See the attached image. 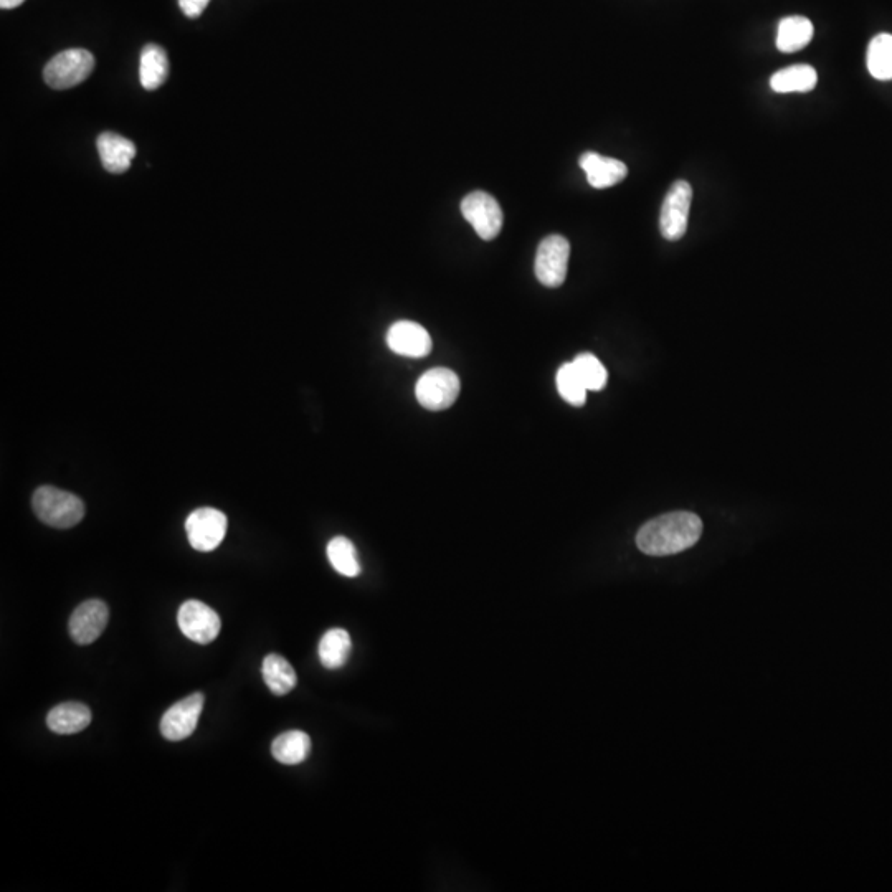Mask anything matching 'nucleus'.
I'll return each instance as SVG.
<instances>
[{"label": "nucleus", "mask_w": 892, "mask_h": 892, "mask_svg": "<svg viewBox=\"0 0 892 892\" xmlns=\"http://www.w3.org/2000/svg\"><path fill=\"white\" fill-rule=\"evenodd\" d=\"M703 534V521L686 511L663 514L651 519L636 534V546L646 556H674L686 551Z\"/></svg>", "instance_id": "1"}, {"label": "nucleus", "mask_w": 892, "mask_h": 892, "mask_svg": "<svg viewBox=\"0 0 892 892\" xmlns=\"http://www.w3.org/2000/svg\"><path fill=\"white\" fill-rule=\"evenodd\" d=\"M32 508L40 521L55 529H70L85 516V504L78 496L53 486L35 491Z\"/></svg>", "instance_id": "2"}, {"label": "nucleus", "mask_w": 892, "mask_h": 892, "mask_svg": "<svg viewBox=\"0 0 892 892\" xmlns=\"http://www.w3.org/2000/svg\"><path fill=\"white\" fill-rule=\"evenodd\" d=\"M95 68V57L85 48L60 52L43 68V80L53 90H70L80 85Z\"/></svg>", "instance_id": "3"}, {"label": "nucleus", "mask_w": 892, "mask_h": 892, "mask_svg": "<svg viewBox=\"0 0 892 892\" xmlns=\"http://www.w3.org/2000/svg\"><path fill=\"white\" fill-rule=\"evenodd\" d=\"M460 379L455 372L437 367L418 379L415 395L422 407L433 412L450 409L460 395Z\"/></svg>", "instance_id": "4"}, {"label": "nucleus", "mask_w": 892, "mask_h": 892, "mask_svg": "<svg viewBox=\"0 0 892 892\" xmlns=\"http://www.w3.org/2000/svg\"><path fill=\"white\" fill-rule=\"evenodd\" d=\"M570 243L562 235H549L537 248L536 271L537 280L547 288H559L564 285L569 266Z\"/></svg>", "instance_id": "5"}, {"label": "nucleus", "mask_w": 892, "mask_h": 892, "mask_svg": "<svg viewBox=\"0 0 892 892\" xmlns=\"http://www.w3.org/2000/svg\"><path fill=\"white\" fill-rule=\"evenodd\" d=\"M461 214L473 225L480 238L489 242L498 237L503 228V210L498 200L488 192H471L461 202Z\"/></svg>", "instance_id": "6"}, {"label": "nucleus", "mask_w": 892, "mask_h": 892, "mask_svg": "<svg viewBox=\"0 0 892 892\" xmlns=\"http://www.w3.org/2000/svg\"><path fill=\"white\" fill-rule=\"evenodd\" d=\"M693 202V187L686 181L674 182L666 194L660 215L661 235L676 242L688 230L689 209Z\"/></svg>", "instance_id": "7"}, {"label": "nucleus", "mask_w": 892, "mask_h": 892, "mask_svg": "<svg viewBox=\"0 0 892 892\" xmlns=\"http://www.w3.org/2000/svg\"><path fill=\"white\" fill-rule=\"evenodd\" d=\"M227 526V516L219 509H195L186 521L190 546L199 552L215 551L225 539Z\"/></svg>", "instance_id": "8"}, {"label": "nucleus", "mask_w": 892, "mask_h": 892, "mask_svg": "<svg viewBox=\"0 0 892 892\" xmlns=\"http://www.w3.org/2000/svg\"><path fill=\"white\" fill-rule=\"evenodd\" d=\"M177 623L181 632L199 645L212 643L222 628L219 613L199 600H189L179 608Z\"/></svg>", "instance_id": "9"}, {"label": "nucleus", "mask_w": 892, "mask_h": 892, "mask_svg": "<svg viewBox=\"0 0 892 892\" xmlns=\"http://www.w3.org/2000/svg\"><path fill=\"white\" fill-rule=\"evenodd\" d=\"M205 698L202 693H194L167 709L161 719V734L167 741H184L192 736L204 709Z\"/></svg>", "instance_id": "10"}, {"label": "nucleus", "mask_w": 892, "mask_h": 892, "mask_svg": "<svg viewBox=\"0 0 892 892\" xmlns=\"http://www.w3.org/2000/svg\"><path fill=\"white\" fill-rule=\"evenodd\" d=\"M110 620V608L101 600H88L76 608L70 618V636L76 645H91L98 640Z\"/></svg>", "instance_id": "11"}, {"label": "nucleus", "mask_w": 892, "mask_h": 892, "mask_svg": "<svg viewBox=\"0 0 892 892\" xmlns=\"http://www.w3.org/2000/svg\"><path fill=\"white\" fill-rule=\"evenodd\" d=\"M387 346L399 356L418 359L432 352L433 342L427 329L420 324L413 321H399L389 328Z\"/></svg>", "instance_id": "12"}, {"label": "nucleus", "mask_w": 892, "mask_h": 892, "mask_svg": "<svg viewBox=\"0 0 892 892\" xmlns=\"http://www.w3.org/2000/svg\"><path fill=\"white\" fill-rule=\"evenodd\" d=\"M580 167L587 174V181L594 189L617 186L627 177L628 169L622 161L600 156L597 152H585L580 157Z\"/></svg>", "instance_id": "13"}, {"label": "nucleus", "mask_w": 892, "mask_h": 892, "mask_svg": "<svg viewBox=\"0 0 892 892\" xmlns=\"http://www.w3.org/2000/svg\"><path fill=\"white\" fill-rule=\"evenodd\" d=\"M96 148L100 152L103 167L111 174H123L129 171L131 162L136 157V146L133 141L116 133H103L98 136Z\"/></svg>", "instance_id": "14"}, {"label": "nucleus", "mask_w": 892, "mask_h": 892, "mask_svg": "<svg viewBox=\"0 0 892 892\" xmlns=\"http://www.w3.org/2000/svg\"><path fill=\"white\" fill-rule=\"evenodd\" d=\"M91 724L90 707L83 703L58 704L48 712L47 726L50 731L62 736H70V734H78L85 731L86 727Z\"/></svg>", "instance_id": "15"}, {"label": "nucleus", "mask_w": 892, "mask_h": 892, "mask_svg": "<svg viewBox=\"0 0 892 892\" xmlns=\"http://www.w3.org/2000/svg\"><path fill=\"white\" fill-rule=\"evenodd\" d=\"M169 76V60L164 48L149 43L141 52L139 60V80L144 90H157Z\"/></svg>", "instance_id": "16"}, {"label": "nucleus", "mask_w": 892, "mask_h": 892, "mask_svg": "<svg viewBox=\"0 0 892 892\" xmlns=\"http://www.w3.org/2000/svg\"><path fill=\"white\" fill-rule=\"evenodd\" d=\"M813 32V24L807 17H785L777 30V48L783 53L798 52L812 42Z\"/></svg>", "instance_id": "17"}, {"label": "nucleus", "mask_w": 892, "mask_h": 892, "mask_svg": "<svg viewBox=\"0 0 892 892\" xmlns=\"http://www.w3.org/2000/svg\"><path fill=\"white\" fill-rule=\"evenodd\" d=\"M818 83V73L810 65H793L774 73L770 86L777 93H807Z\"/></svg>", "instance_id": "18"}, {"label": "nucleus", "mask_w": 892, "mask_h": 892, "mask_svg": "<svg viewBox=\"0 0 892 892\" xmlns=\"http://www.w3.org/2000/svg\"><path fill=\"white\" fill-rule=\"evenodd\" d=\"M271 754L280 764H301L311 754V737L303 731L285 732L273 741Z\"/></svg>", "instance_id": "19"}, {"label": "nucleus", "mask_w": 892, "mask_h": 892, "mask_svg": "<svg viewBox=\"0 0 892 892\" xmlns=\"http://www.w3.org/2000/svg\"><path fill=\"white\" fill-rule=\"evenodd\" d=\"M351 635L342 628H333L324 633L319 641V660L328 669H339L346 665L351 656Z\"/></svg>", "instance_id": "20"}, {"label": "nucleus", "mask_w": 892, "mask_h": 892, "mask_svg": "<svg viewBox=\"0 0 892 892\" xmlns=\"http://www.w3.org/2000/svg\"><path fill=\"white\" fill-rule=\"evenodd\" d=\"M261 671H263L266 686L276 696H285V694L291 693L298 684L295 668L283 656H266Z\"/></svg>", "instance_id": "21"}, {"label": "nucleus", "mask_w": 892, "mask_h": 892, "mask_svg": "<svg viewBox=\"0 0 892 892\" xmlns=\"http://www.w3.org/2000/svg\"><path fill=\"white\" fill-rule=\"evenodd\" d=\"M868 70L876 80H892V35L879 34L869 42Z\"/></svg>", "instance_id": "22"}, {"label": "nucleus", "mask_w": 892, "mask_h": 892, "mask_svg": "<svg viewBox=\"0 0 892 892\" xmlns=\"http://www.w3.org/2000/svg\"><path fill=\"white\" fill-rule=\"evenodd\" d=\"M328 559L334 570L344 577L361 574V562L357 559L356 546L346 537H334L328 544Z\"/></svg>", "instance_id": "23"}, {"label": "nucleus", "mask_w": 892, "mask_h": 892, "mask_svg": "<svg viewBox=\"0 0 892 892\" xmlns=\"http://www.w3.org/2000/svg\"><path fill=\"white\" fill-rule=\"evenodd\" d=\"M557 390H559L560 397L565 402H569V404L575 405V407L585 404L587 392H589L584 382L580 380L572 362L564 364L557 372Z\"/></svg>", "instance_id": "24"}, {"label": "nucleus", "mask_w": 892, "mask_h": 892, "mask_svg": "<svg viewBox=\"0 0 892 892\" xmlns=\"http://www.w3.org/2000/svg\"><path fill=\"white\" fill-rule=\"evenodd\" d=\"M572 364H574L575 371L579 374L580 380L584 382L587 390L598 392V390L605 389L608 372L594 354H589V352L580 354V356L575 357Z\"/></svg>", "instance_id": "25"}, {"label": "nucleus", "mask_w": 892, "mask_h": 892, "mask_svg": "<svg viewBox=\"0 0 892 892\" xmlns=\"http://www.w3.org/2000/svg\"><path fill=\"white\" fill-rule=\"evenodd\" d=\"M209 4L210 0H179V7L189 19L200 17Z\"/></svg>", "instance_id": "26"}, {"label": "nucleus", "mask_w": 892, "mask_h": 892, "mask_svg": "<svg viewBox=\"0 0 892 892\" xmlns=\"http://www.w3.org/2000/svg\"><path fill=\"white\" fill-rule=\"evenodd\" d=\"M25 0H0V7L4 10L15 9L24 4Z\"/></svg>", "instance_id": "27"}]
</instances>
